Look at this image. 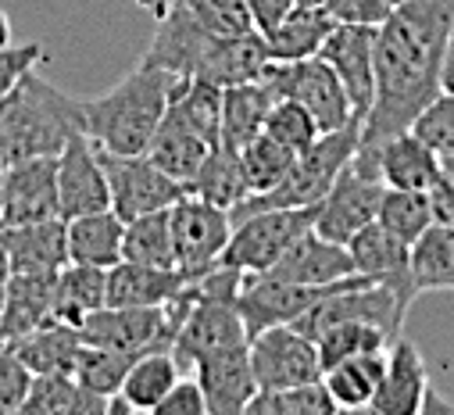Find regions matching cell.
I'll return each instance as SVG.
<instances>
[{"label": "cell", "mask_w": 454, "mask_h": 415, "mask_svg": "<svg viewBox=\"0 0 454 415\" xmlns=\"http://www.w3.org/2000/svg\"><path fill=\"white\" fill-rule=\"evenodd\" d=\"M454 26V0H401L376 29V100L362 144L397 137L440 97V68Z\"/></svg>", "instance_id": "1"}, {"label": "cell", "mask_w": 454, "mask_h": 415, "mask_svg": "<svg viewBox=\"0 0 454 415\" xmlns=\"http://www.w3.org/2000/svg\"><path fill=\"white\" fill-rule=\"evenodd\" d=\"M75 133H86L82 100L33 68L0 97V168L26 158H58Z\"/></svg>", "instance_id": "2"}, {"label": "cell", "mask_w": 454, "mask_h": 415, "mask_svg": "<svg viewBox=\"0 0 454 415\" xmlns=\"http://www.w3.org/2000/svg\"><path fill=\"white\" fill-rule=\"evenodd\" d=\"M179 82L183 75L140 61L119 86H111L93 100H82L86 137L100 151L144 154L165 119V108L172 93L179 90Z\"/></svg>", "instance_id": "3"}, {"label": "cell", "mask_w": 454, "mask_h": 415, "mask_svg": "<svg viewBox=\"0 0 454 415\" xmlns=\"http://www.w3.org/2000/svg\"><path fill=\"white\" fill-rule=\"evenodd\" d=\"M358 144H362L358 119L333 133H318V140L294 158V165L272 190L251 193L237 208H230V223H240L254 212H269V208H315L325 197V190L336 183V176L344 172V165L355 158Z\"/></svg>", "instance_id": "4"}, {"label": "cell", "mask_w": 454, "mask_h": 415, "mask_svg": "<svg viewBox=\"0 0 454 415\" xmlns=\"http://www.w3.org/2000/svg\"><path fill=\"white\" fill-rule=\"evenodd\" d=\"M404 316H408V304L394 290H387L380 283H369L362 276L348 286L325 294L322 301H315L290 326L297 333H304L308 341H318L329 326H340V323H372V326L387 330L397 341V330L404 326Z\"/></svg>", "instance_id": "5"}, {"label": "cell", "mask_w": 454, "mask_h": 415, "mask_svg": "<svg viewBox=\"0 0 454 415\" xmlns=\"http://www.w3.org/2000/svg\"><path fill=\"white\" fill-rule=\"evenodd\" d=\"M262 79L272 86L276 97H286L315 119L318 133H333L340 126H348L351 100L344 82L336 79V72L315 54V58H297V61H269Z\"/></svg>", "instance_id": "6"}, {"label": "cell", "mask_w": 454, "mask_h": 415, "mask_svg": "<svg viewBox=\"0 0 454 415\" xmlns=\"http://www.w3.org/2000/svg\"><path fill=\"white\" fill-rule=\"evenodd\" d=\"M315 226V208H269L233 223L230 244H225L218 265L240 272H265L304 230Z\"/></svg>", "instance_id": "7"}, {"label": "cell", "mask_w": 454, "mask_h": 415, "mask_svg": "<svg viewBox=\"0 0 454 415\" xmlns=\"http://www.w3.org/2000/svg\"><path fill=\"white\" fill-rule=\"evenodd\" d=\"M100 165H104V179H107L111 212L122 223H133L147 212H158V208H172L183 197V186L172 176H165L147 154L100 151Z\"/></svg>", "instance_id": "8"}, {"label": "cell", "mask_w": 454, "mask_h": 415, "mask_svg": "<svg viewBox=\"0 0 454 415\" xmlns=\"http://www.w3.org/2000/svg\"><path fill=\"white\" fill-rule=\"evenodd\" d=\"M233 223L230 212L204 197L183 193L172 204V240H176V269L186 276H204L218 265L225 244H230Z\"/></svg>", "instance_id": "9"}, {"label": "cell", "mask_w": 454, "mask_h": 415, "mask_svg": "<svg viewBox=\"0 0 454 415\" xmlns=\"http://www.w3.org/2000/svg\"><path fill=\"white\" fill-rule=\"evenodd\" d=\"M362 276H348V279H336L325 286H308V283H290V279H272V276H258V272H244V286L237 294V311L247 326V341L269 326H286L297 316L322 301L325 294L348 286Z\"/></svg>", "instance_id": "10"}, {"label": "cell", "mask_w": 454, "mask_h": 415, "mask_svg": "<svg viewBox=\"0 0 454 415\" xmlns=\"http://www.w3.org/2000/svg\"><path fill=\"white\" fill-rule=\"evenodd\" d=\"M376 29L380 26H362V22H336L325 43L318 47V58L336 72L344 82L351 115L365 122L372 100H376Z\"/></svg>", "instance_id": "11"}, {"label": "cell", "mask_w": 454, "mask_h": 415, "mask_svg": "<svg viewBox=\"0 0 454 415\" xmlns=\"http://www.w3.org/2000/svg\"><path fill=\"white\" fill-rule=\"evenodd\" d=\"M351 165L394 190H429L440 176V154L411 129L376 144H358Z\"/></svg>", "instance_id": "12"}, {"label": "cell", "mask_w": 454, "mask_h": 415, "mask_svg": "<svg viewBox=\"0 0 454 415\" xmlns=\"http://www.w3.org/2000/svg\"><path fill=\"white\" fill-rule=\"evenodd\" d=\"M61 219L58 158H26L0 168V226Z\"/></svg>", "instance_id": "13"}, {"label": "cell", "mask_w": 454, "mask_h": 415, "mask_svg": "<svg viewBox=\"0 0 454 415\" xmlns=\"http://www.w3.org/2000/svg\"><path fill=\"white\" fill-rule=\"evenodd\" d=\"M247 351H251V369H254L258 390H283V387L322 380L315 341L297 333L290 323L254 333L247 341Z\"/></svg>", "instance_id": "14"}, {"label": "cell", "mask_w": 454, "mask_h": 415, "mask_svg": "<svg viewBox=\"0 0 454 415\" xmlns=\"http://www.w3.org/2000/svg\"><path fill=\"white\" fill-rule=\"evenodd\" d=\"M383 183L369 179L365 172H358L351 161L344 165V172L336 176V183L325 190V197L315 204V233H322L325 240L348 244L358 230H365L369 223H376L380 200H383Z\"/></svg>", "instance_id": "15"}, {"label": "cell", "mask_w": 454, "mask_h": 415, "mask_svg": "<svg viewBox=\"0 0 454 415\" xmlns=\"http://www.w3.org/2000/svg\"><path fill=\"white\" fill-rule=\"evenodd\" d=\"M233 344H247V326L237 311V301H211V297L193 294V304H190L186 319L176 333V344H172V358H176L179 372H193L197 358H204L207 351H218V348H233Z\"/></svg>", "instance_id": "16"}, {"label": "cell", "mask_w": 454, "mask_h": 415, "mask_svg": "<svg viewBox=\"0 0 454 415\" xmlns=\"http://www.w3.org/2000/svg\"><path fill=\"white\" fill-rule=\"evenodd\" d=\"M193 380L200 383L207 415H240L247 411V401L258 394L247 344L207 351L204 358H197Z\"/></svg>", "instance_id": "17"}, {"label": "cell", "mask_w": 454, "mask_h": 415, "mask_svg": "<svg viewBox=\"0 0 454 415\" xmlns=\"http://www.w3.org/2000/svg\"><path fill=\"white\" fill-rule=\"evenodd\" d=\"M58 204H61V219L111 208L100 151L86 133H75L58 154Z\"/></svg>", "instance_id": "18"}, {"label": "cell", "mask_w": 454, "mask_h": 415, "mask_svg": "<svg viewBox=\"0 0 454 415\" xmlns=\"http://www.w3.org/2000/svg\"><path fill=\"white\" fill-rule=\"evenodd\" d=\"M355 272L365 276L369 283H380L387 290H394L408 308L419 297L415 283H411V244L397 240L394 233H387L380 223H369L365 230H358L348 240Z\"/></svg>", "instance_id": "19"}, {"label": "cell", "mask_w": 454, "mask_h": 415, "mask_svg": "<svg viewBox=\"0 0 454 415\" xmlns=\"http://www.w3.org/2000/svg\"><path fill=\"white\" fill-rule=\"evenodd\" d=\"M218 36H225V33L207 29L186 8L168 4L165 19H161V26L154 33V40L144 51V65H158V68H168V72H176L183 79H193L197 68H200V61H204V54L211 51V43Z\"/></svg>", "instance_id": "20"}, {"label": "cell", "mask_w": 454, "mask_h": 415, "mask_svg": "<svg viewBox=\"0 0 454 415\" xmlns=\"http://www.w3.org/2000/svg\"><path fill=\"white\" fill-rule=\"evenodd\" d=\"M258 276H272V279H290V283H308V286H325L336 279L358 276L348 244L325 240L315 230H304L265 272Z\"/></svg>", "instance_id": "21"}, {"label": "cell", "mask_w": 454, "mask_h": 415, "mask_svg": "<svg viewBox=\"0 0 454 415\" xmlns=\"http://www.w3.org/2000/svg\"><path fill=\"white\" fill-rule=\"evenodd\" d=\"M429 390V372L411 341H394L387 348V369L383 380L369 401L365 411L372 415H419Z\"/></svg>", "instance_id": "22"}, {"label": "cell", "mask_w": 454, "mask_h": 415, "mask_svg": "<svg viewBox=\"0 0 454 415\" xmlns=\"http://www.w3.org/2000/svg\"><path fill=\"white\" fill-rule=\"evenodd\" d=\"M0 247L12 272H58L68 265V223L43 219L26 226H0Z\"/></svg>", "instance_id": "23"}, {"label": "cell", "mask_w": 454, "mask_h": 415, "mask_svg": "<svg viewBox=\"0 0 454 415\" xmlns=\"http://www.w3.org/2000/svg\"><path fill=\"white\" fill-rule=\"evenodd\" d=\"M58 272H12L8 276L4 311H0V344H12L26 337L29 330L54 319Z\"/></svg>", "instance_id": "24"}, {"label": "cell", "mask_w": 454, "mask_h": 415, "mask_svg": "<svg viewBox=\"0 0 454 415\" xmlns=\"http://www.w3.org/2000/svg\"><path fill=\"white\" fill-rule=\"evenodd\" d=\"M193 276L183 269H158L140 262H119L107 269V304L115 308H161L183 294Z\"/></svg>", "instance_id": "25"}, {"label": "cell", "mask_w": 454, "mask_h": 415, "mask_svg": "<svg viewBox=\"0 0 454 415\" xmlns=\"http://www.w3.org/2000/svg\"><path fill=\"white\" fill-rule=\"evenodd\" d=\"M265 65H269V47H265V36L258 29L225 33L211 43V51L204 54L193 79H204V82L225 90V86H237V82L262 79Z\"/></svg>", "instance_id": "26"}, {"label": "cell", "mask_w": 454, "mask_h": 415, "mask_svg": "<svg viewBox=\"0 0 454 415\" xmlns=\"http://www.w3.org/2000/svg\"><path fill=\"white\" fill-rule=\"evenodd\" d=\"M279 97L272 93V86L265 79H251V82H237L222 90V126H218V147L237 151L244 144H251L262 129L265 119L272 112V104Z\"/></svg>", "instance_id": "27"}, {"label": "cell", "mask_w": 454, "mask_h": 415, "mask_svg": "<svg viewBox=\"0 0 454 415\" xmlns=\"http://www.w3.org/2000/svg\"><path fill=\"white\" fill-rule=\"evenodd\" d=\"M336 19L322 4H297L283 15L279 26H272L265 36L269 61H297V58H315L325 36L333 33Z\"/></svg>", "instance_id": "28"}, {"label": "cell", "mask_w": 454, "mask_h": 415, "mask_svg": "<svg viewBox=\"0 0 454 415\" xmlns=\"http://www.w3.org/2000/svg\"><path fill=\"white\" fill-rule=\"evenodd\" d=\"M65 223H68V262L97 265V269H111L122 262L126 223L111 212V208L86 212V215H75Z\"/></svg>", "instance_id": "29"}, {"label": "cell", "mask_w": 454, "mask_h": 415, "mask_svg": "<svg viewBox=\"0 0 454 415\" xmlns=\"http://www.w3.org/2000/svg\"><path fill=\"white\" fill-rule=\"evenodd\" d=\"M161 126L186 129L207 144L218 147V126H222V90L204 82V79H183L179 90L172 93ZM158 126V129H161Z\"/></svg>", "instance_id": "30"}, {"label": "cell", "mask_w": 454, "mask_h": 415, "mask_svg": "<svg viewBox=\"0 0 454 415\" xmlns=\"http://www.w3.org/2000/svg\"><path fill=\"white\" fill-rule=\"evenodd\" d=\"M26 415H100L107 411V397L86 390L75 372H40L29 383L22 401Z\"/></svg>", "instance_id": "31"}, {"label": "cell", "mask_w": 454, "mask_h": 415, "mask_svg": "<svg viewBox=\"0 0 454 415\" xmlns=\"http://www.w3.org/2000/svg\"><path fill=\"white\" fill-rule=\"evenodd\" d=\"M8 348L29 365L33 376H40V372H72L75 358L82 351V337H79L75 326L51 319V323L29 330L26 337L12 341Z\"/></svg>", "instance_id": "32"}, {"label": "cell", "mask_w": 454, "mask_h": 415, "mask_svg": "<svg viewBox=\"0 0 454 415\" xmlns=\"http://www.w3.org/2000/svg\"><path fill=\"white\" fill-rule=\"evenodd\" d=\"M104 304H107V269L68 262L58 272V286H54V319L58 323H68L79 330L82 319L93 316Z\"/></svg>", "instance_id": "33"}, {"label": "cell", "mask_w": 454, "mask_h": 415, "mask_svg": "<svg viewBox=\"0 0 454 415\" xmlns=\"http://www.w3.org/2000/svg\"><path fill=\"white\" fill-rule=\"evenodd\" d=\"M383 369H387V351H365V355L344 358L340 365L325 369L322 383L329 387V394L336 401V411L369 408V401H372V394L383 380Z\"/></svg>", "instance_id": "34"}, {"label": "cell", "mask_w": 454, "mask_h": 415, "mask_svg": "<svg viewBox=\"0 0 454 415\" xmlns=\"http://www.w3.org/2000/svg\"><path fill=\"white\" fill-rule=\"evenodd\" d=\"M411 283L415 294L454 290V226L433 223L411 244Z\"/></svg>", "instance_id": "35"}, {"label": "cell", "mask_w": 454, "mask_h": 415, "mask_svg": "<svg viewBox=\"0 0 454 415\" xmlns=\"http://www.w3.org/2000/svg\"><path fill=\"white\" fill-rule=\"evenodd\" d=\"M122 258L158 269H176V240H172V208H158L133 223L122 233Z\"/></svg>", "instance_id": "36"}, {"label": "cell", "mask_w": 454, "mask_h": 415, "mask_svg": "<svg viewBox=\"0 0 454 415\" xmlns=\"http://www.w3.org/2000/svg\"><path fill=\"white\" fill-rule=\"evenodd\" d=\"M211 151H215V144H207V140H200V137H193V133H186V129L161 126L144 154H147L165 176H172V179L183 186V193H186V186L193 183V176L200 172V165L207 161Z\"/></svg>", "instance_id": "37"}, {"label": "cell", "mask_w": 454, "mask_h": 415, "mask_svg": "<svg viewBox=\"0 0 454 415\" xmlns=\"http://www.w3.org/2000/svg\"><path fill=\"white\" fill-rule=\"evenodd\" d=\"M179 376L183 372H179L172 351H147L133 362L119 394L126 397L129 411H154L161 404V397L179 383Z\"/></svg>", "instance_id": "38"}, {"label": "cell", "mask_w": 454, "mask_h": 415, "mask_svg": "<svg viewBox=\"0 0 454 415\" xmlns=\"http://www.w3.org/2000/svg\"><path fill=\"white\" fill-rule=\"evenodd\" d=\"M186 193L193 197H204L218 208H237L244 197H251L247 190V179H244V168H240V154L237 151H225V147H215L207 154V161L200 165V172L193 176V183L186 186Z\"/></svg>", "instance_id": "39"}, {"label": "cell", "mask_w": 454, "mask_h": 415, "mask_svg": "<svg viewBox=\"0 0 454 415\" xmlns=\"http://www.w3.org/2000/svg\"><path fill=\"white\" fill-rule=\"evenodd\" d=\"M376 223L394 233L404 244H415L429 226H433V204H429V190H383Z\"/></svg>", "instance_id": "40"}, {"label": "cell", "mask_w": 454, "mask_h": 415, "mask_svg": "<svg viewBox=\"0 0 454 415\" xmlns=\"http://www.w3.org/2000/svg\"><path fill=\"white\" fill-rule=\"evenodd\" d=\"M336 401L322 380L283 387V390H258L247 401V415H333Z\"/></svg>", "instance_id": "41"}, {"label": "cell", "mask_w": 454, "mask_h": 415, "mask_svg": "<svg viewBox=\"0 0 454 415\" xmlns=\"http://www.w3.org/2000/svg\"><path fill=\"white\" fill-rule=\"evenodd\" d=\"M394 344V337L372 323H340V326H329L318 341H315V351H318V365L322 372L340 365L344 358H355V355H365V351H387Z\"/></svg>", "instance_id": "42"}, {"label": "cell", "mask_w": 454, "mask_h": 415, "mask_svg": "<svg viewBox=\"0 0 454 415\" xmlns=\"http://www.w3.org/2000/svg\"><path fill=\"white\" fill-rule=\"evenodd\" d=\"M294 158H297V154H294L290 147H283L279 140H272V137L262 129L251 144L240 147V168H244L247 190H251V193L272 190V186L286 176V168L294 165Z\"/></svg>", "instance_id": "43"}, {"label": "cell", "mask_w": 454, "mask_h": 415, "mask_svg": "<svg viewBox=\"0 0 454 415\" xmlns=\"http://www.w3.org/2000/svg\"><path fill=\"white\" fill-rule=\"evenodd\" d=\"M137 358H140V355H122V351H107V348H90V344H82V351H79L72 372H75V380H79L86 390H93V394H100V397H111V394L122 390L126 372L133 369Z\"/></svg>", "instance_id": "44"}, {"label": "cell", "mask_w": 454, "mask_h": 415, "mask_svg": "<svg viewBox=\"0 0 454 415\" xmlns=\"http://www.w3.org/2000/svg\"><path fill=\"white\" fill-rule=\"evenodd\" d=\"M265 133H269L272 140H279L283 147H290L294 154L308 151V147L318 140L315 119L301 108V104H294V100H286V97H279V100L272 104V112H269V119H265Z\"/></svg>", "instance_id": "45"}, {"label": "cell", "mask_w": 454, "mask_h": 415, "mask_svg": "<svg viewBox=\"0 0 454 415\" xmlns=\"http://www.w3.org/2000/svg\"><path fill=\"white\" fill-rule=\"evenodd\" d=\"M172 4L186 8L193 19H200L215 33H244L254 29L247 0H172Z\"/></svg>", "instance_id": "46"}, {"label": "cell", "mask_w": 454, "mask_h": 415, "mask_svg": "<svg viewBox=\"0 0 454 415\" xmlns=\"http://www.w3.org/2000/svg\"><path fill=\"white\" fill-rule=\"evenodd\" d=\"M411 133H415V137H422V140H426L440 158L454 154V97L440 93V97L429 104V108L415 119Z\"/></svg>", "instance_id": "47"}, {"label": "cell", "mask_w": 454, "mask_h": 415, "mask_svg": "<svg viewBox=\"0 0 454 415\" xmlns=\"http://www.w3.org/2000/svg\"><path fill=\"white\" fill-rule=\"evenodd\" d=\"M29 383H33L29 365L8 344H0V411H22Z\"/></svg>", "instance_id": "48"}, {"label": "cell", "mask_w": 454, "mask_h": 415, "mask_svg": "<svg viewBox=\"0 0 454 415\" xmlns=\"http://www.w3.org/2000/svg\"><path fill=\"white\" fill-rule=\"evenodd\" d=\"M40 61V43H0V97H4L29 68H36Z\"/></svg>", "instance_id": "49"}, {"label": "cell", "mask_w": 454, "mask_h": 415, "mask_svg": "<svg viewBox=\"0 0 454 415\" xmlns=\"http://www.w3.org/2000/svg\"><path fill=\"white\" fill-rule=\"evenodd\" d=\"M322 8L336 22H362V26H380L390 15L387 0H322Z\"/></svg>", "instance_id": "50"}, {"label": "cell", "mask_w": 454, "mask_h": 415, "mask_svg": "<svg viewBox=\"0 0 454 415\" xmlns=\"http://www.w3.org/2000/svg\"><path fill=\"white\" fill-rule=\"evenodd\" d=\"M154 415H207L204 408V394H200V383L197 380H183L161 397V404L154 408Z\"/></svg>", "instance_id": "51"}, {"label": "cell", "mask_w": 454, "mask_h": 415, "mask_svg": "<svg viewBox=\"0 0 454 415\" xmlns=\"http://www.w3.org/2000/svg\"><path fill=\"white\" fill-rule=\"evenodd\" d=\"M290 8H297V0H247V12L258 33H269L272 26H279Z\"/></svg>", "instance_id": "52"}, {"label": "cell", "mask_w": 454, "mask_h": 415, "mask_svg": "<svg viewBox=\"0 0 454 415\" xmlns=\"http://www.w3.org/2000/svg\"><path fill=\"white\" fill-rule=\"evenodd\" d=\"M429 204H433V223L454 226V179L440 172L436 183L429 186Z\"/></svg>", "instance_id": "53"}, {"label": "cell", "mask_w": 454, "mask_h": 415, "mask_svg": "<svg viewBox=\"0 0 454 415\" xmlns=\"http://www.w3.org/2000/svg\"><path fill=\"white\" fill-rule=\"evenodd\" d=\"M440 93L454 97V26H450V40H447V54H443V68H440Z\"/></svg>", "instance_id": "54"}, {"label": "cell", "mask_w": 454, "mask_h": 415, "mask_svg": "<svg viewBox=\"0 0 454 415\" xmlns=\"http://www.w3.org/2000/svg\"><path fill=\"white\" fill-rule=\"evenodd\" d=\"M8 276H12V265H8L4 247H0V311H4V290H8Z\"/></svg>", "instance_id": "55"}, {"label": "cell", "mask_w": 454, "mask_h": 415, "mask_svg": "<svg viewBox=\"0 0 454 415\" xmlns=\"http://www.w3.org/2000/svg\"><path fill=\"white\" fill-rule=\"evenodd\" d=\"M297 4H322V0H297Z\"/></svg>", "instance_id": "56"}, {"label": "cell", "mask_w": 454, "mask_h": 415, "mask_svg": "<svg viewBox=\"0 0 454 415\" xmlns=\"http://www.w3.org/2000/svg\"><path fill=\"white\" fill-rule=\"evenodd\" d=\"M387 4H390V8H394V4H401V0H387Z\"/></svg>", "instance_id": "57"}]
</instances>
